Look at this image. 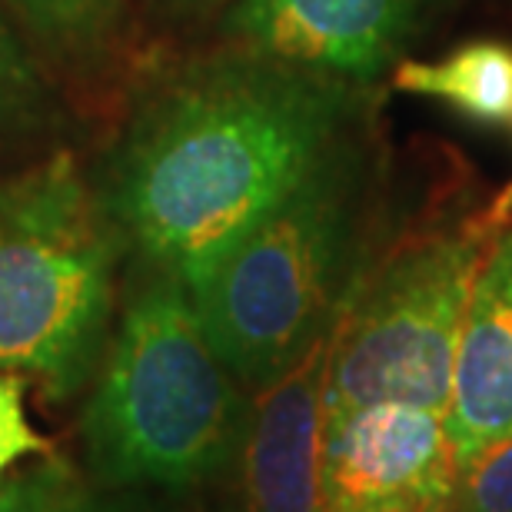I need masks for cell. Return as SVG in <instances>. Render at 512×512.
I'll return each mask as SVG.
<instances>
[{"mask_svg": "<svg viewBox=\"0 0 512 512\" xmlns=\"http://www.w3.org/2000/svg\"><path fill=\"white\" fill-rule=\"evenodd\" d=\"M114 227L70 153L0 177V370L67 403L114 333Z\"/></svg>", "mask_w": 512, "mask_h": 512, "instance_id": "277c9868", "label": "cell"}, {"mask_svg": "<svg viewBox=\"0 0 512 512\" xmlns=\"http://www.w3.org/2000/svg\"><path fill=\"white\" fill-rule=\"evenodd\" d=\"M363 157L340 140L190 286L213 350L260 393L330 340L363 276Z\"/></svg>", "mask_w": 512, "mask_h": 512, "instance_id": "3957f363", "label": "cell"}, {"mask_svg": "<svg viewBox=\"0 0 512 512\" xmlns=\"http://www.w3.org/2000/svg\"><path fill=\"white\" fill-rule=\"evenodd\" d=\"M330 340L256 393L237 459L240 512H326Z\"/></svg>", "mask_w": 512, "mask_h": 512, "instance_id": "ba28073f", "label": "cell"}, {"mask_svg": "<svg viewBox=\"0 0 512 512\" xmlns=\"http://www.w3.org/2000/svg\"><path fill=\"white\" fill-rule=\"evenodd\" d=\"M0 512H133L107 493V486H90L64 459L40 456L20 466L0 486Z\"/></svg>", "mask_w": 512, "mask_h": 512, "instance_id": "8fae6325", "label": "cell"}, {"mask_svg": "<svg viewBox=\"0 0 512 512\" xmlns=\"http://www.w3.org/2000/svg\"><path fill=\"white\" fill-rule=\"evenodd\" d=\"M47 87L24 40L7 24L0 7V143L34 130L47 117Z\"/></svg>", "mask_w": 512, "mask_h": 512, "instance_id": "4fadbf2b", "label": "cell"}, {"mask_svg": "<svg viewBox=\"0 0 512 512\" xmlns=\"http://www.w3.org/2000/svg\"><path fill=\"white\" fill-rule=\"evenodd\" d=\"M453 503L456 512H512V436L463 469Z\"/></svg>", "mask_w": 512, "mask_h": 512, "instance_id": "9a60e30c", "label": "cell"}, {"mask_svg": "<svg viewBox=\"0 0 512 512\" xmlns=\"http://www.w3.org/2000/svg\"><path fill=\"white\" fill-rule=\"evenodd\" d=\"M50 449L47 436L34 426L27 413V380L0 370V486L34 456Z\"/></svg>", "mask_w": 512, "mask_h": 512, "instance_id": "5bb4252c", "label": "cell"}, {"mask_svg": "<svg viewBox=\"0 0 512 512\" xmlns=\"http://www.w3.org/2000/svg\"><path fill=\"white\" fill-rule=\"evenodd\" d=\"M506 227V203L443 223L363 270L330 333L326 416L366 403L446 413L469 296Z\"/></svg>", "mask_w": 512, "mask_h": 512, "instance_id": "5b68a950", "label": "cell"}, {"mask_svg": "<svg viewBox=\"0 0 512 512\" xmlns=\"http://www.w3.org/2000/svg\"><path fill=\"white\" fill-rule=\"evenodd\" d=\"M393 87L453 104L483 124L512 120V47L499 40H473L443 60H403Z\"/></svg>", "mask_w": 512, "mask_h": 512, "instance_id": "30bf717a", "label": "cell"}, {"mask_svg": "<svg viewBox=\"0 0 512 512\" xmlns=\"http://www.w3.org/2000/svg\"><path fill=\"white\" fill-rule=\"evenodd\" d=\"M30 34L50 50L84 54L110 34L120 0H4Z\"/></svg>", "mask_w": 512, "mask_h": 512, "instance_id": "7c38bea8", "label": "cell"}, {"mask_svg": "<svg viewBox=\"0 0 512 512\" xmlns=\"http://www.w3.org/2000/svg\"><path fill=\"white\" fill-rule=\"evenodd\" d=\"M419 512H449V509H419Z\"/></svg>", "mask_w": 512, "mask_h": 512, "instance_id": "2e32d148", "label": "cell"}, {"mask_svg": "<svg viewBox=\"0 0 512 512\" xmlns=\"http://www.w3.org/2000/svg\"><path fill=\"white\" fill-rule=\"evenodd\" d=\"M446 426L459 469L512 436V227L499 230L469 296Z\"/></svg>", "mask_w": 512, "mask_h": 512, "instance_id": "9c48e42d", "label": "cell"}, {"mask_svg": "<svg viewBox=\"0 0 512 512\" xmlns=\"http://www.w3.org/2000/svg\"><path fill=\"white\" fill-rule=\"evenodd\" d=\"M459 476L439 409L366 403L326 416V512L449 509Z\"/></svg>", "mask_w": 512, "mask_h": 512, "instance_id": "8992f818", "label": "cell"}, {"mask_svg": "<svg viewBox=\"0 0 512 512\" xmlns=\"http://www.w3.org/2000/svg\"><path fill=\"white\" fill-rule=\"evenodd\" d=\"M340 77L237 50L187 67L130 117L97 193L140 263L197 286L336 143Z\"/></svg>", "mask_w": 512, "mask_h": 512, "instance_id": "6da1fadb", "label": "cell"}, {"mask_svg": "<svg viewBox=\"0 0 512 512\" xmlns=\"http://www.w3.org/2000/svg\"><path fill=\"white\" fill-rule=\"evenodd\" d=\"M247 416L187 283L143 263L80 416L90 476L107 489H190L230 463Z\"/></svg>", "mask_w": 512, "mask_h": 512, "instance_id": "7a4b0ae2", "label": "cell"}, {"mask_svg": "<svg viewBox=\"0 0 512 512\" xmlns=\"http://www.w3.org/2000/svg\"><path fill=\"white\" fill-rule=\"evenodd\" d=\"M419 10L423 0H237L227 34L240 50L353 84L396 57Z\"/></svg>", "mask_w": 512, "mask_h": 512, "instance_id": "52a82bcc", "label": "cell"}]
</instances>
